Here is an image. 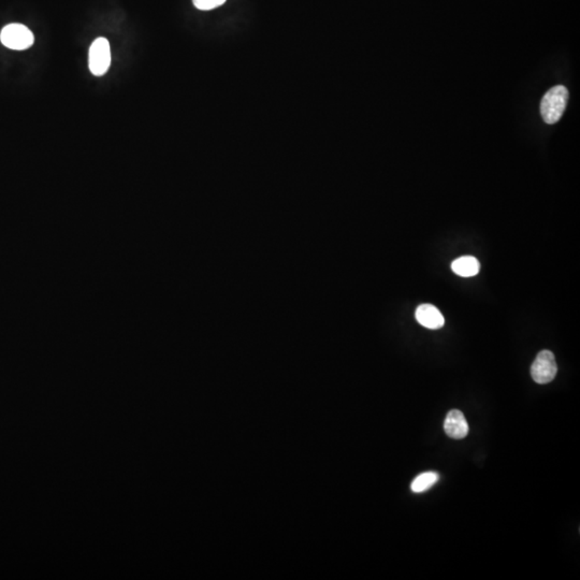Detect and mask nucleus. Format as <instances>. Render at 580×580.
I'll return each instance as SVG.
<instances>
[{"label": "nucleus", "mask_w": 580, "mask_h": 580, "mask_svg": "<svg viewBox=\"0 0 580 580\" xmlns=\"http://www.w3.org/2000/svg\"><path fill=\"white\" fill-rule=\"evenodd\" d=\"M569 90L565 86L550 88L540 102V114L547 124L552 125L560 121L567 108Z\"/></svg>", "instance_id": "nucleus-1"}, {"label": "nucleus", "mask_w": 580, "mask_h": 580, "mask_svg": "<svg viewBox=\"0 0 580 580\" xmlns=\"http://www.w3.org/2000/svg\"><path fill=\"white\" fill-rule=\"evenodd\" d=\"M1 43L11 50H28L34 44V34L30 28L22 24H9L1 30L0 34Z\"/></svg>", "instance_id": "nucleus-2"}, {"label": "nucleus", "mask_w": 580, "mask_h": 580, "mask_svg": "<svg viewBox=\"0 0 580 580\" xmlns=\"http://www.w3.org/2000/svg\"><path fill=\"white\" fill-rule=\"evenodd\" d=\"M111 65L110 43L106 38H97L92 43L88 53V67L96 77H102Z\"/></svg>", "instance_id": "nucleus-3"}, {"label": "nucleus", "mask_w": 580, "mask_h": 580, "mask_svg": "<svg viewBox=\"0 0 580 580\" xmlns=\"http://www.w3.org/2000/svg\"><path fill=\"white\" fill-rule=\"evenodd\" d=\"M558 367L555 355L550 351H542L536 356L531 367V375L538 384H548L557 375Z\"/></svg>", "instance_id": "nucleus-4"}, {"label": "nucleus", "mask_w": 580, "mask_h": 580, "mask_svg": "<svg viewBox=\"0 0 580 580\" xmlns=\"http://www.w3.org/2000/svg\"><path fill=\"white\" fill-rule=\"evenodd\" d=\"M444 430L452 439H464L469 433V425L464 413L458 409L450 411L446 416Z\"/></svg>", "instance_id": "nucleus-5"}, {"label": "nucleus", "mask_w": 580, "mask_h": 580, "mask_svg": "<svg viewBox=\"0 0 580 580\" xmlns=\"http://www.w3.org/2000/svg\"><path fill=\"white\" fill-rule=\"evenodd\" d=\"M416 320L421 326L432 330L442 328L445 324L442 313L431 304H421L416 310Z\"/></svg>", "instance_id": "nucleus-6"}, {"label": "nucleus", "mask_w": 580, "mask_h": 580, "mask_svg": "<svg viewBox=\"0 0 580 580\" xmlns=\"http://www.w3.org/2000/svg\"><path fill=\"white\" fill-rule=\"evenodd\" d=\"M452 269L459 277H475L481 270V263L475 257L462 256L452 263Z\"/></svg>", "instance_id": "nucleus-7"}, {"label": "nucleus", "mask_w": 580, "mask_h": 580, "mask_svg": "<svg viewBox=\"0 0 580 580\" xmlns=\"http://www.w3.org/2000/svg\"><path fill=\"white\" fill-rule=\"evenodd\" d=\"M440 475L435 472H425L423 474L418 475L416 478L413 481L411 485V489L413 493H421L429 490L431 487H433L435 483L439 481Z\"/></svg>", "instance_id": "nucleus-8"}, {"label": "nucleus", "mask_w": 580, "mask_h": 580, "mask_svg": "<svg viewBox=\"0 0 580 580\" xmlns=\"http://www.w3.org/2000/svg\"><path fill=\"white\" fill-rule=\"evenodd\" d=\"M225 1L226 0H193V6L197 9L203 10V11L215 9V8L224 5Z\"/></svg>", "instance_id": "nucleus-9"}]
</instances>
